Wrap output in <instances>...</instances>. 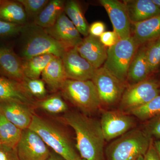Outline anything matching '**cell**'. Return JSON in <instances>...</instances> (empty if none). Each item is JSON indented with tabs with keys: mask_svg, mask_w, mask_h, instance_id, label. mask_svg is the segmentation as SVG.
Segmentation results:
<instances>
[{
	"mask_svg": "<svg viewBox=\"0 0 160 160\" xmlns=\"http://www.w3.org/2000/svg\"><path fill=\"white\" fill-rule=\"evenodd\" d=\"M91 80L97 89L102 105L111 106L120 102L126 84L105 67L96 69Z\"/></svg>",
	"mask_w": 160,
	"mask_h": 160,
	"instance_id": "52a82bcc",
	"label": "cell"
},
{
	"mask_svg": "<svg viewBox=\"0 0 160 160\" xmlns=\"http://www.w3.org/2000/svg\"><path fill=\"white\" fill-rule=\"evenodd\" d=\"M64 12L72 22L80 33L85 38L89 35V26L81 6L75 1L65 2Z\"/></svg>",
	"mask_w": 160,
	"mask_h": 160,
	"instance_id": "484cf974",
	"label": "cell"
},
{
	"mask_svg": "<svg viewBox=\"0 0 160 160\" xmlns=\"http://www.w3.org/2000/svg\"><path fill=\"white\" fill-rule=\"evenodd\" d=\"M60 90L63 98L87 115L95 112L102 106L97 89L92 80L67 79Z\"/></svg>",
	"mask_w": 160,
	"mask_h": 160,
	"instance_id": "277c9868",
	"label": "cell"
},
{
	"mask_svg": "<svg viewBox=\"0 0 160 160\" xmlns=\"http://www.w3.org/2000/svg\"><path fill=\"white\" fill-rule=\"evenodd\" d=\"M58 120L73 129L75 147L81 158L85 160H105V140L100 121L82 112H66Z\"/></svg>",
	"mask_w": 160,
	"mask_h": 160,
	"instance_id": "6da1fadb",
	"label": "cell"
},
{
	"mask_svg": "<svg viewBox=\"0 0 160 160\" xmlns=\"http://www.w3.org/2000/svg\"><path fill=\"white\" fill-rule=\"evenodd\" d=\"M132 24L140 22L160 15V8L152 0L124 1Z\"/></svg>",
	"mask_w": 160,
	"mask_h": 160,
	"instance_id": "ac0fdd59",
	"label": "cell"
},
{
	"mask_svg": "<svg viewBox=\"0 0 160 160\" xmlns=\"http://www.w3.org/2000/svg\"><path fill=\"white\" fill-rule=\"evenodd\" d=\"M22 5L27 16L35 18L47 5L48 0H18Z\"/></svg>",
	"mask_w": 160,
	"mask_h": 160,
	"instance_id": "4dcf8cb0",
	"label": "cell"
},
{
	"mask_svg": "<svg viewBox=\"0 0 160 160\" xmlns=\"http://www.w3.org/2000/svg\"><path fill=\"white\" fill-rule=\"evenodd\" d=\"M153 144L160 158V140L153 142Z\"/></svg>",
	"mask_w": 160,
	"mask_h": 160,
	"instance_id": "f35d334b",
	"label": "cell"
},
{
	"mask_svg": "<svg viewBox=\"0 0 160 160\" xmlns=\"http://www.w3.org/2000/svg\"><path fill=\"white\" fill-rule=\"evenodd\" d=\"M29 129L36 132L48 146L64 159L82 158L77 152L68 133L54 122L34 113Z\"/></svg>",
	"mask_w": 160,
	"mask_h": 160,
	"instance_id": "7a4b0ae2",
	"label": "cell"
},
{
	"mask_svg": "<svg viewBox=\"0 0 160 160\" xmlns=\"http://www.w3.org/2000/svg\"><path fill=\"white\" fill-rule=\"evenodd\" d=\"M56 57L45 54L22 60L23 71L26 77L31 79L39 78L43 70Z\"/></svg>",
	"mask_w": 160,
	"mask_h": 160,
	"instance_id": "cb8c5ba5",
	"label": "cell"
},
{
	"mask_svg": "<svg viewBox=\"0 0 160 160\" xmlns=\"http://www.w3.org/2000/svg\"><path fill=\"white\" fill-rule=\"evenodd\" d=\"M144 160H160L157 151L155 148L153 139L152 140L149 148L144 155Z\"/></svg>",
	"mask_w": 160,
	"mask_h": 160,
	"instance_id": "8d00e7d4",
	"label": "cell"
},
{
	"mask_svg": "<svg viewBox=\"0 0 160 160\" xmlns=\"http://www.w3.org/2000/svg\"><path fill=\"white\" fill-rule=\"evenodd\" d=\"M22 25L12 24L0 20V36L18 34L23 30Z\"/></svg>",
	"mask_w": 160,
	"mask_h": 160,
	"instance_id": "d6a6232c",
	"label": "cell"
},
{
	"mask_svg": "<svg viewBox=\"0 0 160 160\" xmlns=\"http://www.w3.org/2000/svg\"><path fill=\"white\" fill-rule=\"evenodd\" d=\"M132 25L131 36L139 47L160 37V15Z\"/></svg>",
	"mask_w": 160,
	"mask_h": 160,
	"instance_id": "d6986e66",
	"label": "cell"
},
{
	"mask_svg": "<svg viewBox=\"0 0 160 160\" xmlns=\"http://www.w3.org/2000/svg\"><path fill=\"white\" fill-rule=\"evenodd\" d=\"M46 32L67 49L76 47L82 41L79 32L64 11L52 27L45 29Z\"/></svg>",
	"mask_w": 160,
	"mask_h": 160,
	"instance_id": "4fadbf2b",
	"label": "cell"
},
{
	"mask_svg": "<svg viewBox=\"0 0 160 160\" xmlns=\"http://www.w3.org/2000/svg\"><path fill=\"white\" fill-rule=\"evenodd\" d=\"M17 101L35 108L37 101L27 92L22 83L0 75V102Z\"/></svg>",
	"mask_w": 160,
	"mask_h": 160,
	"instance_id": "e0dca14e",
	"label": "cell"
},
{
	"mask_svg": "<svg viewBox=\"0 0 160 160\" xmlns=\"http://www.w3.org/2000/svg\"><path fill=\"white\" fill-rule=\"evenodd\" d=\"M66 50L62 44L46 32L32 36L26 42L22 54L24 59L45 54L61 58Z\"/></svg>",
	"mask_w": 160,
	"mask_h": 160,
	"instance_id": "30bf717a",
	"label": "cell"
},
{
	"mask_svg": "<svg viewBox=\"0 0 160 160\" xmlns=\"http://www.w3.org/2000/svg\"><path fill=\"white\" fill-rule=\"evenodd\" d=\"M1 145H2V144H1V140H0V146H1Z\"/></svg>",
	"mask_w": 160,
	"mask_h": 160,
	"instance_id": "ee69618b",
	"label": "cell"
},
{
	"mask_svg": "<svg viewBox=\"0 0 160 160\" xmlns=\"http://www.w3.org/2000/svg\"><path fill=\"white\" fill-rule=\"evenodd\" d=\"M80 55L96 69L102 67L107 57V49L99 38L89 35L76 46Z\"/></svg>",
	"mask_w": 160,
	"mask_h": 160,
	"instance_id": "9a60e30c",
	"label": "cell"
},
{
	"mask_svg": "<svg viewBox=\"0 0 160 160\" xmlns=\"http://www.w3.org/2000/svg\"><path fill=\"white\" fill-rule=\"evenodd\" d=\"M99 38L101 42L105 47L109 48L114 46L120 39L118 36L114 31H105Z\"/></svg>",
	"mask_w": 160,
	"mask_h": 160,
	"instance_id": "836d02e7",
	"label": "cell"
},
{
	"mask_svg": "<svg viewBox=\"0 0 160 160\" xmlns=\"http://www.w3.org/2000/svg\"><path fill=\"white\" fill-rule=\"evenodd\" d=\"M143 130L151 138L160 139V114L147 121Z\"/></svg>",
	"mask_w": 160,
	"mask_h": 160,
	"instance_id": "1f68e13d",
	"label": "cell"
},
{
	"mask_svg": "<svg viewBox=\"0 0 160 160\" xmlns=\"http://www.w3.org/2000/svg\"><path fill=\"white\" fill-rule=\"evenodd\" d=\"M0 160H20L16 148L1 145L0 146Z\"/></svg>",
	"mask_w": 160,
	"mask_h": 160,
	"instance_id": "e575fe53",
	"label": "cell"
},
{
	"mask_svg": "<svg viewBox=\"0 0 160 160\" xmlns=\"http://www.w3.org/2000/svg\"><path fill=\"white\" fill-rule=\"evenodd\" d=\"M42 78L50 91L60 90L67 76L62 59L56 57L48 64L42 74Z\"/></svg>",
	"mask_w": 160,
	"mask_h": 160,
	"instance_id": "44dd1931",
	"label": "cell"
},
{
	"mask_svg": "<svg viewBox=\"0 0 160 160\" xmlns=\"http://www.w3.org/2000/svg\"><path fill=\"white\" fill-rule=\"evenodd\" d=\"M46 160H66L56 152H51L50 156Z\"/></svg>",
	"mask_w": 160,
	"mask_h": 160,
	"instance_id": "74e56055",
	"label": "cell"
},
{
	"mask_svg": "<svg viewBox=\"0 0 160 160\" xmlns=\"http://www.w3.org/2000/svg\"></svg>",
	"mask_w": 160,
	"mask_h": 160,
	"instance_id": "bcb514c9",
	"label": "cell"
},
{
	"mask_svg": "<svg viewBox=\"0 0 160 160\" xmlns=\"http://www.w3.org/2000/svg\"><path fill=\"white\" fill-rule=\"evenodd\" d=\"M0 74L20 83L26 78L22 60L12 49L5 46L0 47Z\"/></svg>",
	"mask_w": 160,
	"mask_h": 160,
	"instance_id": "2e32d148",
	"label": "cell"
},
{
	"mask_svg": "<svg viewBox=\"0 0 160 160\" xmlns=\"http://www.w3.org/2000/svg\"><path fill=\"white\" fill-rule=\"evenodd\" d=\"M146 44V57L151 74L160 67V37Z\"/></svg>",
	"mask_w": 160,
	"mask_h": 160,
	"instance_id": "f1b7e54d",
	"label": "cell"
},
{
	"mask_svg": "<svg viewBox=\"0 0 160 160\" xmlns=\"http://www.w3.org/2000/svg\"><path fill=\"white\" fill-rule=\"evenodd\" d=\"M35 108H39L45 112L51 114L66 112L68 109L66 102L59 95H57L37 101Z\"/></svg>",
	"mask_w": 160,
	"mask_h": 160,
	"instance_id": "4316f807",
	"label": "cell"
},
{
	"mask_svg": "<svg viewBox=\"0 0 160 160\" xmlns=\"http://www.w3.org/2000/svg\"><path fill=\"white\" fill-rule=\"evenodd\" d=\"M159 69H160V68H159Z\"/></svg>",
	"mask_w": 160,
	"mask_h": 160,
	"instance_id": "f6af8a7d",
	"label": "cell"
},
{
	"mask_svg": "<svg viewBox=\"0 0 160 160\" xmlns=\"http://www.w3.org/2000/svg\"><path fill=\"white\" fill-rule=\"evenodd\" d=\"M128 114L134 116L142 121H148L160 114V94L145 105L132 110Z\"/></svg>",
	"mask_w": 160,
	"mask_h": 160,
	"instance_id": "83f0119b",
	"label": "cell"
},
{
	"mask_svg": "<svg viewBox=\"0 0 160 160\" xmlns=\"http://www.w3.org/2000/svg\"><path fill=\"white\" fill-rule=\"evenodd\" d=\"M105 31L106 26L102 22H94L89 26V35L93 37L99 38Z\"/></svg>",
	"mask_w": 160,
	"mask_h": 160,
	"instance_id": "d590c367",
	"label": "cell"
},
{
	"mask_svg": "<svg viewBox=\"0 0 160 160\" xmlns=\"http://www.w3.org/2000/svg\"><path fill=\"white\" fill-rule=\"evenodd\" d=\"M152 2L160 8V0H152Z\"/></svg>",
	"mask_w": 160,
	"mask_h": 160,
	"instance_id": "ab89813d",
	"label": "cell"
},
{
	"mask_svg": "<svg viewBox=\"0 0 160 160\" xmlns=\"http://www.w3.org/2000/svg\"><path fill=\"white\" fill-rule=\"evenodd\" d=\"M147 44L140 46L129 66L127 81L130 85L142 82L150 75L146 57Z\"/></svg>",
	"mask_w": 160,
	"mask_h": 160,
	"instance_id": "ffe728a7",
	"label": "cell"
},
{
	"mask_svg": "<svg viewBox=\"0 0 160 160\" xmlns=\"http://www.w3.org/2000/svg\"><path fill=\"white\" fill-rule=\"evenodd\" d=\"M22 130L8 121L0 113V140L3 146L16 148Z\"/></svg>",
	"mask_w": 160,
	"mask_h": 160,
	"instance_id": "d4e9b609",
	"label": "cell"
},
{
	"mask_svg": "<svg viewBox=\"0 0 160 160\" xmlns=\"http://www.w3.org/2000/svg\"><path fill=\"white\" fill-rule=\"evenodd\" d=\"M65 1L52 0L34 19L36 25L48 29L52 27L64 11Z\"/></svg>",
	"mask_w": 160,
	"mask_h": 160,
	"instance_id": "7402d4cb",
	"label": "cell"
},
{
	"mask_svg": "<svg viewBox=\"0 0 160 160\" xmlns=\"http://www.w3.org/2000/svg\"><path fill=\"white\" fill-rule=\"evenodd\" d=\"M16 149L20 160H46L51 153L42 138L29 128L22 130Z\"/></svg>",
	"mask_w": 160,
	"mask_h": 160,
	"instance_id": "9c48e42d",
	"label": "cell"
},
{
	"mask_svg": "<svg viewBox=\"0 0 160 160\" xmlns=\"http://www.w3.org/2000/svg\"><path fill=\"white\" fill-rule=\"evenodd\" d=\"M160 94V82L147 79L130 85L125 89L120 101L119 110L128 113L149 102Z\"/></svg>",
	"mask_w": 160,
	"mask_h": 160,
	"instance_id": "8992f818",
	"label": "cell"
},
{
	"mask_svg": "<svg viewBox=\"0 0 160 160\" xmlns=\"http://www.w3.org/2000/svg\"><path fill=\"white\" fill-rule=\"evenodd\" d=\"M152 138L143 129H132L117 138L106 147V160H134L145 155Z\"/></svg>",
	"mask_w": 160,
	"mask_h": 160,
	"instance_id": "3957f363",
	"label": "cell"
},
{
	"mask_svg": "<svg viewBox=\"0 0 160 160\" xmlns=\"http://www.w3.org/2000/svg\"><path fill=\"white\" fill-rule=\"evenodd\" d=\"M61 59L67 79L78 81L92 79L96 69L80 55L75 47L66 50Z\"/></svg>",
	"mask_w": 160,
	"mask_h": 160,
	"instance_id": "8fae6325",
	"label": "cell"
},
{
	"mask_svg": "<svg viewBox=\"0 0 160 160\" xmlns=\"http://www.w3.org/2000/svg\"><path fill=\"white\" fill-rule=\"evenodd\" d=\"M139 47L132 36L120 39L107 49V58L103 66L126 84L129 66Z\"/></svg>",
	"mask_w": 160,
	"mask_h": 160,
	"instance_id": "5b68a950",
	"label": "cell"
},
{
	"mask_svg": "<svg viewBox=\"0 0 160 160\" xmlns=\"http://www.w3.org/2000/svg\"><path fill=\"white\" fill-rule=\"evenodd\" d=\"M31 106L17 101L0 102V113L22 130L29 128L34 114Z\"/></svg>",
	"mask_w": 160,
	"mask_h": 160,
	"instance_id": "5bb4252c",
	"label": "cell"
},
{
	"mask_svg": "<svg viewBox=\"0 0 160 160\" xmlns=\"http://www.w3.org/2000/svg\"><path fill=\"white\" fill-rule=\"evenodd\" d=\"M100 3L106 9L112 23L113 31L120 39L130 37L132 23L124 3L117 0H100Z\"/></svg>",
	"mask_w": 160,
	"mask_h": 160,
	"instance_id": "7c38bea8",
	"label": "cell"
},
{
	"mask_svg": "<svg viewBox=\"0 0 160 160\" xmlns=\"http://www.w3.org/2000/svg\"><path fill=\"white\" fill-rule=\"evenodd\" d=\"M100 122L104 138L108 141L125 134L135 125L133 117L120 110L103 112Z\"/></svg>",
	"mask_w": 160,
	"mask_h": 160,
	"instance_id": "ba28073f",
	"label": "cell"
},
{
	"mask_svg": "<svg viewBox=\"0 0 160 160\" xmlns=\"http://www.w3.org/2000/svg\"><path fill=\"white\" fill-rule=\"evenodd\" d=\"M3 1H1V0H0V5H1V4H2V2Z\"/></svg>",
	"mask_w": 160,
	"mask_h": 160,
	"instance_id": "b9f144b4",
	"label": "cell"
},
{
	"mask_svg": "<svg viewBox=\"0 0 160 160\" xmlns=\"http://www.w3.org/2000/svg\"><path fill=\"white\" fill-rule=\"evenodd\" d=\"M144 156L143 155L139 156L135 160H144Z\"/></svg>",
	"mask_w": 160,
	"mask_h": 160,
	"instance_id": "60d3db41",
	"label": "cell"
},
{
	"mask_svg": "<svg viewBox=\"0 0 160 160\" xmlns=\"http://www.w3.org/2000/svg\"><path fill=\"white\" fill-rule=\"evenodd\" d=\"M78 160H85L81 158V159H80Z\"/></svg>",
	"mask_w": 160,
	"mask_h": 160,
	"instance_id": "7bdbcfd3",
	"label": "cell"
},
{
	"mask_svg": "<svg viewBox=\"0 0 160 160\" xmlns=\"http://www.w3.org/2000/svg\"><path fill=\"white\" fill-rule=\"evenodd\" d=\"M21 83L27 92L34 99L41 100L46 98L47 91L43 80L31 79L26 77Z\"/></svg>",
	"mask_w": 160,
	"mask_h": 160,
	"instance_id": "f546056e",
	"label": "cell"
},
{
	"mask_svg": "<svg viewBox=\"0 0 160 160\" xmlns=\"http://www.w3.org/2000/svg\"><path fill=\"white\" fill-rule=\"evenodd\" d=\"M27 17L22 5L18 1H3L0 5V20L22 25Z\"/></svg>",
	"mask_w": 160,
	"mask_h": 160,
	"instance_id": "603a6c76",
	"label": "cell"
}]
</instances>
